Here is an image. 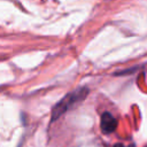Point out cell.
Instances as JSON below:
<instances>
[{"mask_svg":"<svg viewBox=\"0 0 147 147\" xmlns=\"http://www.w3.org/2000/svg\"><path fill=\"white\" fill-rule=\"evenodd\" d=\"M88 94L87 87H78L72 92H69L65 94L54 107L52 110V121L57 119L67 111L71 110L74 107H76L78 103H80Z\"/></svg>","mask_w":147,"mask_h":147,"instance_id":"6da1fadb","label":"cell"},{"mask_svg":"<svg viewBox=\"0 0 147 147\" xmlns=\"http://www.w3.org/2000/svg\"><path fill=\"white\" fill-rule=\"evenodd\" d=\"M117 127V119L109 113L105 111L100 117V129L102 133L109 134L113 133Z\"/></svg>","mask_w":147,"mask_h":147,"instance_id":"7a4b0ae2","label":"cell"},{"mask_svg":"<svg viewBox=\"0 0 147 147\" xmlns=\"http://www.w3.org/2000/svg\"><path fill=\"white\" fill-rule=\"evenodd\" d=\"M114 147H124V146H123L122 144H117V145H115Z\"/></svg>","mask_w":147,"mask_h":147,"instance_id":"3957f363","label":"cell"}]
</instances>
